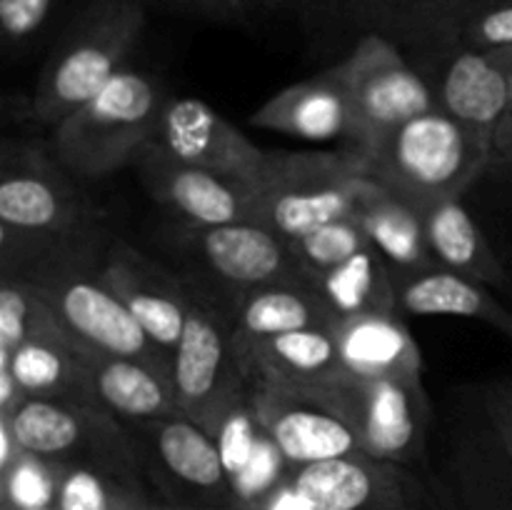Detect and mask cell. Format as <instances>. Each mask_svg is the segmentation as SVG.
<instances>
[{
  "instance_id": "obj_1",
  "label": "cell",
  "mask_w": 512,
  "mask_h": 510,
  "mask_svg": "<svg viewBox=\"0 0 512 510\" xmlns=\"http://www.w3.org/2000/svg\"><path fill=\"white\" fill-rule=\"evenodd\" d=\"M103 210L90 203L55 155L5 140L0 165L3 278L73 260H103L110 240Z\"/></svg>"
},
{
  "instance_id": "obj_2",
  "label": "cell",
  "mask_w": 512,
  "mask_h": 510,
  "mask_svg": "<svg viewBox=\"0 0 512 510\" xmlns=\"http://www.w3.org/2000/svg\"><path fill=\"white\" fill-rule=\"evenodd\" d=\"M145 8L140 0H80L60 25L35 80L30 118L58 128L128 68L148 20Z\"/></svg>"
},
{
  "instance_id": "obj_3",
  "label": "cell",
  "mask_w": 512,
  "mask_h": 510,
  "mask_svg": "<svg viewBox=\"0 0 512 510\" xmlns=\"http://www.w3.org/2000/svg\"><path fill=\"white\" fill-rule=\"evenodd\" d=\"M355 153L375 183L410 203L463 198L493 163V143L438 108Z\"/></svg>"
},
{
  "instance_id": "obj_4",
  "label": "cell",
  "mask_w": 512,
  "mask_h": 510,
  "mask_svg": "<svg viewBox=\"0 0 512 510\" xmlns=\"http://www.w3.org/2000/svg\"><path fill=\"white\" fill-rule=\"evenodd\" d=\"M165 103L168 98L153 75L120 70L93 100L53 128L50 153L68 173L105 178L133 165L135 155L153 140Z\"/></svg>"
},
{
  "instance_id": "obj_5",
  "label": "cell",
  "mask_w": 512,
  "mask_h": 510,
  "mask_svg": "<svg viewBox=\"0 0 512 510\" xmlns=\"http://www.w3.org/2000/svg\"><path fill=\"white\" fill-rule=\"evenodd\" d=\"M100 263L103 260H73L35 270L20 280L45 300L80 353L138 360L170 378L173 358L103 283Z\"/></svg>"
},
{
  "instance_id": "obj_6",
  "label": "cell",
  "mask_w": 512,
  "mask_h": 510,
  "mask_svg": "<svg viewBox=\"0 0 512 510\" xmlns=\"http://www.w3.org/2000/svg\"><path fill=\"white\" fill-rule=\"evenodd\" d=\"M363 163L348 153H270L250 180V223L295 240L333 220L353 218Z\"/></svg>"
},
{
  "instance_id": "obj_7",
  "label": "cell",
  "mask_w": 512,
  "mask_h": 510,
  "mask_svg": "<svg viewBox=\"0 0 512 510\" xmlns=\"http://www.w3.org/2000/svg\"><path fill=\"white\" fill-rule=\"evenodd\" d=\"M303 390L353 425L363 455L408 468L435 483L428 465L430 405L423 380L343 373Z\"/></svg>"
},
{
  "instance_id": "obj_8",
  "label": "cell",
  "mask_w": 512,
  "mask_h": 510,
  "mask_svg": "<svg viewBox=\"0 0 512 510\" xmlns=\"http://www.w3.org/2000/svg\"><path fill=\"white\" fill-rule=\"evenodd\" d=\"M185 283L190 288V310L173 350L170 380L183 415L213 435L225 415L248 398L253 378L240 358L228 305L190 278Z\"/></svg>"
},
{
  "instance_id": "obj_9",
  "label": "cell",
  "mask_w": 512,
  "mask_h": 510,
  "mask_svg": "<svg viewBox=\"0 0 512 510\" xmlns=\"http://www.w3.org/2000/svg\"><path fill=\"white\" fill-rule=\"evenodd\" d=\"M25 453L60 465H88L143 485V468L128 428L105 408L70 400L23 398L0 413Z\"/></svg>"
},
{
  "instance_id": "obj_10",
  "label": "cell",
  "mask_w": 512,
  "mask_h": 510,
  "mask_svg": "<svg viewBox=\"0 0 512 510\" xmlns=\"http://www.w3.org/2000/svg\"><path fill=\"white\" fill-rule=\"evenodd\" d=\"M188 275L225 305L255 288L310 283L283 235L258 223L188 225L173 233Z\"/></svg>"
},
{
  "instance_id": "obj_11",
  "label": "cell",
  "mask_w": 512,
  "mask_h": 510,
  "mask_svg": "<svg viewBox=\"0 0 512 510\" xmlns=\"http://www.w3.org/2000/svg\"><path fill=\"white\" fill-rule=\"evenodd\" d=\"M143 475L165 503L183 510H240L233 480L213 435L188 415L125 425Z\"/></svg>"
},
{
  "instance_id": "obj_12",
  "label": "cell",
  "mask_w": 512,
  "mask_h": 510,
  "mask_svg": "<svg viewBox=\"0 0 512 510\" xmlns=\"http://www.w3.org/2000/svg\"><path fill=\"white\" fill-rule=\"evenodd\" d=\"M355 115L353 150H363L398 125L435 108L428 83L405 50L380 33H363L348 58L333 65Z\"/></svg>"
},
{
  "instance_id": "obj_13",
  "label": "cell",
  "mask_w": 512,
  "mask_h": 510,
  "mask_svg": "<svg viewBox=\"0 0 512 510\" xmlns=\"http://www.w3.org/2000/svg\"><path fill=\"white\" fill-rule=\"evenodd\" d=\"M303 510H438L435 483L368 455L293 470Z\"/></svg>"
},
{
  "instance_id": "obj_14",
  "label": "cell",
  "mask_w": 512,
  "mask_h": 510,
  "mask_svg": "<svg viewBox=\"0 0 512 510\" xmlns=\"http://www.w3.org/2000/svg\"><path fill=\"white\" fill-rule=\"evenodd\" d=\"M250 403L265 433L293 468L363 455L353 425L308 390L280 383L268 375H253Z\"/></svg>"
},
{
  "instance_id": "obj_15",
  "label": "cell",
  "mask_w": 512,
  "mask_h": 510,
  "mask_svg": "<svg viewBox=\"0 0 512 510\" xmlns=\"http://www.w3.org/2000/svg\"><path fill=\"white\" fill-rule=\"evenodd\" d=\"M405 55H413L410 63L428 83L435 108L493 143L510 103L508 70L488 50L460 43Z\"/></svg>"
},
{
  "instance_id": "obj_16",
  "label": "cell",
  "mask_w": 512,
  "mask_h": 510,
  "mask_svg": "<svg viewBox=\"0 0 512 510\" xmlns=\"http://www.w3.org/2000/svg\"><path fill=\"white\" fill-rule=\"evenodd\" d=\"M133 168L150 198L183 223H250V180L183 163L153 140L135 155Z\"/></svg>"
},
{
  "instance_id": "obj_17",
  "label": "cell",
  "mask_w": 512,
  "mask_h": 510,
  "mask_svg": "<svg viewBox=\"0 0 512 510\" xmlns=\"http://www.w3.org/2000/svg\"><path fill=\"white\" fill-rule=\"evenodd\" d=\"M100 278L173 358L190 310V288L183 275L170 273L130 243L113 238L100 263Z\"/></svg>"
},
{
  "instance_id": "obj_18",
  "label": "cell",
  "mask_w": 512,
  "mask_h": 510,
  "mask_svg": "<svg viewBox=\"0 0 512 510\" xmlns=\"http://www.w3.org/2000/svg\"><path fill=\"white\" fill-rule=\"evenodd\" d=\"M153 143L183 163L238 180H253L268 160V150L198 98H168Z\"/></svg>"
},
{
  "instance_id": "obj_19",
  "label": "cell",
  "mask_w": 512,
  "mask_h": 510,
  "mask_svg": "<svg viewBox=\"0 0 512 510\" xmlns=\"http://www.w3.org/2000/svg\"><path fill=\"white\" fill-rule=\"evenodd\" d=\"M250 125L303 140H358L348 93L333 68L275 93L250 115Z\"/></svg>"
},
{
  "instance_id": "obj_20",
  "label": "cell",
  "mask_w": 512,
  "mask_h": 510,
  "mask_svg": "<svg viewBox=\"0 0 512 510\" xmlns=\"http://www.w3.org/2000/svg\"><path fill=\"white\" fill-rule=\"evenodd\" d=\"M423 220L425 238L440 268L488 288H510L512 275L495 253L480 220L465 208L463 198H440L413 203Z\"/></svg>"
},
{
  "instance_id": "obj_21",
  "label": "cell",
  "mask_w": 512,
  "mask_h": 510,
  "mask_svg": "<svg viewBox=\"0 0 512 510\" xmlns=\"http://www.w3.org/2000/svg\"><path fill=\"white\" fill-rule=\"evenodd\" d=\"M353 220L365 230L373 248L388 260L395 275L440 268L415 205L375 183L365 168L355 193Z\"/></svg>"
},
{
  "instance_id": "obj_22",
  "label": "cell",
  "mask_w": 512,
  "mask_h": 510,
  "mask_svg": "<svg viewBox=\"0 0 512 510\" xmlns=\"http://www.w3.org/2000/svg\"><path fill=\"white\" fill-rule=\"evenodd\" d=\"M228 315L238 350H245L265 338H275V335L295 333V330H335L340 325L338 315L330 310L313 283L255 288L230 300Z\"/></svg>"
},
{
  "instance_id": "obj_23",
  "label": "cell",
  "mask_w": 512,
  "mask_h": 510,
  "mask_svg": "<svg viewBox=\"0 0 512 510\" xmlns=\"http://www.w3.org/2000/svg\"><path fill=\"white\" fill-rule=\"evenodd\" d=\"M480 0H353L350 15L363 33H380L405 53L458 43Z\"/></svg>"
},
{
  "instance_id": "obj_24",
  "label": "cell",
  "mask_w": 512,
  "mask_h": 510,
  "mask_svg": "<svg viewBox=\"0 0 512 510\" xmlns=\"http://www.w3.org/2000/svg\"><path fill=\"white\" fill-rule=\"evenodd\" d=\"M340 360L360 378L423 380V355L400 313L348 318L335 328Z\"/></svg>"
},
{
  "instance_id": "obj_25",
  "label": "cell",
  "mask_w": 512,
  "mask_h": 510,
  "mask_svg": "<svg viewBox=\"0 0 512 510\" xmlns=\"http://www.w3.org/2000/svg\"><path fill=\"white\" fill-rule=\"evenodd\" d=\"M435 490L440 510H512V458L473 430L458 440Z\"/></svg>"
},
{
  "instance_id": "obj_26",
  "label": "cell",
  "mask_w": 512,
  "mask_h": 510,
  "mask_svg": "<svg viewBox=\"0 0 512 510\" xmlns=\"http://www.w3.org/2000/svg\"><path fill=\"white\" fill-rule=\"evenodd\" d=\"M400 313L460 315L483 320L512 340V310L500 303L488 285L475 283L445 268L395 275Z\"/></svg>"
},
{
  "instance_id": "obj_27",
  "label": "cell",
  "mask_w": 512,
  "mask_h": 510,
  "mask_svg": "<svg viewBox=\"0 0 512 510\" xmlns=\"http://www.w3.org/2000/svg\"><path fill=\"white\" fill-rule=\"evenodd\" d=\"M88 365L100 408L115 415L123 425L183 415L173 380L150 365L105 355H88Z\"/></svg>"
},
{
  "instance_id": "obj_28",
  "label": "cell",
  "mask_w": 512,
  "mask_h": 510,
  "mask_svg": "<svg viewBox=\"0 0 512 510\" xmlns=\"http://www.w3.org/2000/svg\"><path fill=\"white\" fill-rule=\"evenodd\" d=\"M240 358L250 378L268 375V378L298 385V388L325 383V380L348 373L340 360L335 330L330 328H308L265 338L240 350Z\"/></svg>"
},
{
  "instance_id": "obj_29",
  "label": "cell",
  "mask_w": 512,
  "mask_h": 510,
  "mask_svg": "<svg viewBox=\"0 0 512 510\" xmlns=\"http://www.w3.org/2000/svg\"><path fill=\"white\" fill-rule=\"evenodd\" d=\"M8 353L10 373L23 398L70 400L98 405L88 355L70 343H23L18 348L0 345Z\"/></svg>"
},
{
  "instance_id": "obj_30",
  "label": "cell",
  "mask_w": 512,
  "mask_h": 510,
  "mask_svg": "<svg viewBox=\"0 0 512 510\" xmlns=\"http://www.w3.org/2000/svg\"><path fill=\"white\" fill-rule=\"evenodd\" d=\"M313 285L338 315L340 323L358 315L400 313L395 270L373 245L353 255L340 268L330 270Z\"/></svg>"
},
{
  "instance_id": "obj_31",
  "label": "cell",
  "mask_w": 512,
  "mask_h": 510,
  "mask_svg": "<svg viewBox=\"0 0 512 510\" xmlns=\"http://www.w3.org/2000/svg\"><path fill=\"white\" fill-rule=\"evenodd\" d=\"M70 343L53 310L23 280L3 278L0 288V345ZM73 345V343H70Z\"/></svg>"
},
{
  "instance_id": "obj_32",
  "label": "cell",
  "mask_w": 512,
  "mask_h": 510,
  "mask_svg": "<svg viewBox=\"0 0 512 510\" xmlns=\"http://www.w3.org/2000/svg\"><path fill=\"white\" fill-rule=\"evenodd\" d=\"M145 503L143 485L88 465H63L58 510H140Z\"/></svg>"
},
{
  "instance_id": "obj_33",
  "label": "cell",
  "mask_w": 512,
  "mask_h": 510,
  "mask_svg": "<svg viewBox=\"0 0 512 510\" xmlns=\"http://www.w3.org/2000/svg\"><path fill=\"white\" fill-rule=\"evenodd\" d=\"M288 243L310 283L328 275L330 270L340 268L353 255L363 253L373 245L365 230L353 218L333 220V223L320 225V228L310 230V233L300 235L295 240H288Z\"/></svg>"
},
{
  "instance_id": "obj_34",
  "label": "cell",
  "mask_w": 512,
  "mask_h": 510,
  "mask_svg": "<svg viewBox=\"0 0 512 510\" xmlns=\"http://www.w3.org/2000/svg\"><path fill=\"white\" fill-rule=\"evenodd\" d=\"M60 473H63L60 463L23 450L13 463L0 470L3 505L13 510L50 508L58 503Z\"/></svg>"
},
{
  "instance_id": "obj_35",
  "label": "cell",
  "mask_w": 512,
  "mask_h": 510,
  "mask_svg": "<svg viewBox=\"0 0 512 510\" xmlns=\"http://www.w3.org/2000/svg\"><path fill=\"white\" fill-rule=\"evenodd\" d=\"M65 0H0V35L5 53L35 48L53 28Z\"/></svg>"
},
{
  "instance_id": "obj_36",
  "label": "cell",
  "mask_w": 512,
  "mask_h": 510,
  "mask_svg": "<svg viewBox=\"0 0 512 510\" xmlns=\"http://www.w3.org/2000/svg\"><path fill=\"white\" fill-rule=\"evenodd\" d=\"M458 43L475 50L512 48V0H480L465 18Z\"/></svg>"
},
{
  "instance_id": "obj_37",
  "label": "cell",
  "mask_w": 512,
  "mask_h": 510,
  "mask_svg": "<svg viewBox=\"0 0 512 510\" xmlns=\"http://www.w3.org/2000/svg\"><path fill=\"white\" fill-rule=\"evenodd\" d=\"M478 430L488 443L512 458V378L483 385L478 395Z\"/></svg>"
},
{
  "instance_id": "obj_38",
  "label": "cell",
  "mask_w": 512,
  "mask_h": 510,
  "mask_svg": "<svg viewBox=\"0 0 512 510\" xmlns=\"http://www.w3.org/2000/svg\"><path fill=\"white\" fill-rule=\"evenodd\" d=\"M140 3L198 15V18L220 20V23H243L253 15L248 0H140Z\"/></svg>"
},
{
  "instance_id": "obj_39",
  "label": "cell",
  "mask_w": 512,
  "mask_h": 510,
  "mask_svg": "<svg viewBox=\"0 0 512 510\" xmlns=\"http://www.w3.org/2000/svg\"><path fill=\"white\" fill-rule=\"evenodd\" d=\"M255 510H303L300 495L293 485V473H290V478H285Z\"/></svg>"
},
{
  "instance_id": "obj_40",
  "label": "cell",
  "mask_w": 512,
  "mask_h": 510,
  "mask_svg": "<svg viewBox=\"0 0 512 510\" xmlns=\"http://www.w3.org/2000/svg\"><path fill=\"white\" fill-rule=\"evenodd\" d=\"M493 158H512V110H505L493 140Z\"/></svg>"
},
{
  "instance_id": "obj_41",
  "label": "cell",
  "mask_w": 512,
  "mask_h": 510,
  "mask_svg": "<svg viewBox=\"0 0 512 510\" xmlns=\"http://www.w3.org/2000/svg\"><path fill=\"white\" fill-rule=\"evenodd\" d=\"M250 10L255 13H283V10L313 8V0H248Z\"/></svg>"
},
{
  "instance_id": "obj_42",
  "label": "cell",
  "mask_w": 512,
  "mask_h": 510,
  "mask_svg": "<svg viewBox=\"0 0 512 510\" xmlns=\"http://www.w3.org/2000/svg\"><path fill=\"white\" fill-rule=\"evenodd\" d=\"M493 165L495 170H498L500 175H503L505 180L510 183V203H508V218H510V228H512V158H493Z\"/></svg>"
},
{
  "instance_id": "obj_43",
  "label": "cell",
  "mask_w": 512,
  "mask_h": 510,
  "mask_svg": "<svg viewBox=\"0 0 512 510\" xmlns=\"http://www.w3.org/2000/svg\"><path fill=\"white\" fill-rule=\"evenodd\" d=\"M490 55H493L495 60H498L500 65H503L505 70L512 68V48H500V50H488Z\"/></svg>"
},
{
  "instance_id": "obj_44",
  "label": "cell",
  "mask_w": 512,
  "mask_h": 510,
  "mask_svg": "<svg viewBox=\"0 0 512 510\" xmlns=\"http://www.w3.org/2000/svg\"><path fill=\"white\" fill-rule=\"evenodd\" d=\"M320 3H330L335 5V8L343 10L345 15H350V5H353V0H313V5H320Z\"/></svg>"
},
{
  "instance_id": "obj_45",
  "label": "cell",
  "mask_w": 512,
  "mask_h": 510,
  "mask_svg": "<svg viewBox=\"0 0 512 510\" xmlns=\"http://www.w3.org/2000/svg\"><path fill=\"white\" fill-rule=\"evenodd\" d=\"M140 510H183V508H175V505H168V503L158 505V503H150V500H148V503H145Z\"/></svg>"
},
{
  "instance_id": "obj_46",
  "label": "cell",
  "mask_w": 512,
  "mask_h": 510,
  "mask_svg": "<svg viewBox=\"0 0 512 510\" xmlns=\"http://www.w3.org/2000/svg\"><path fill=\"white\" fill-rule=\"evenodd\" d=\"M508 75H510V103H508V110H512V68L508 70Z\"/></svg>"
},
{
  "instance_id": "obj_47",
  "label": "cell",
  "mask_w": 512,
  "mask_h": 510,
  "mask_svg": "<svg viewBox=\"0 0 512 510\" xmlns=\"http://www.w3.org/2000/svg\"><path fill=\"white\" fill-rule=\"evenodd\" d=\"M35 510H58L55 505H50V508H35Z\"/></svg>"
},
{
  "instance_id": "obj_48",
  "label": "cell",
  "mask_w": 512,
  "mask_h": 510,
  "mask_svg": "<svg viewBox=\"0 0 512 510\" xmlns=\"http://www.w3.org/2000/svg\"><path fill=\"white\" fill-rule=\"evenodd\" d=\"M3 510H13V508H8V505H3Z\"/></svg>"
}]
</instances>
